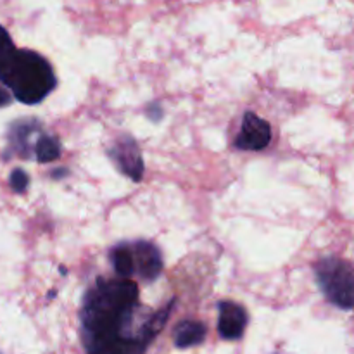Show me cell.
I'll return each mask as SVG.
<instances>
[{
  "label": "cell",
  "instance_id": "cell-1",
  "mask_svg": "<svg viewBox=\"0 0 354 354\" xmlns=\"http://www.w3.org/2000/svg\"><path fill=\"white\" fill-rule=\"evenodd\" d=\"M176 299L158 311L140 304V289L130 279L99 277L80 308V337L86 354H145L169 320Z\"/></svg>",
  "mask_w": 354,
  "mask_h": 354
},
{
  "label": "cell",
  "instance_id": "cell-2",
  "mask_svg": "<svg viewBox=\"0 0 354 354\" xmlns=\"http://www.w3.org/2000/svg\"><path fill=\"white\" fill-rule=\"evenodd\" d=\"M0 83L14 100L26 106L44 102L57 86V76L47 57L31 48H17L0 24Z\"/></svg>",
  "mask_w": 354,
  "mask_h": 354
},
{
  "label": "cell",
  "instance_id": "cell-3",
  "mask_svg": "<svg viewBox=\"0 0 354 354\" xmlns=\"http://www.w3.org/2000/svg\"><path fill=\"white\" fill-rule=\"evenodd\" d=\"M315 277L327 301L339 310L354 308V265L341 258H324L315 263Z\"/></svg>",
  "mask_w": 354,
  "mask_h": 354
},
{
  "label": "cell",
  "instance_id": "cell-4",
  "mask_svg": "<svg viewBox=\"0 0 354 354\" xmlns=\"http://www.w3.org/2000/svg\"><path fill=\"white\" fill-rule=\"evenodd\" d=\"M41 133H44V124L37 118H19L10 121L6 131L3 161H10L12 158L24 159V161L35 159V147Z\"/></svg>",
  "mask_w": 354,
  "mask_h": 354
},
{
  "label": "cell",
  "instance_id": "cell-5",
  "mask_svg": "<svg viewBox=\"0 0 354 354\" xmlns=\"http://www.w3.org/2000/svg\"><path fill=\"white\" fill-rule=\"evenodd\" d=\"M107 156L123 175H127L133 182H140L145 171L144 158H142L138 144L130 135L118 137L116 142L107 149Z\"/></svg>",
  "mask_w": 354,
  "mask_h": 354
},
{
  "label": "cell",
  "instance_id": "cell-6",
  "mask_svg": "<svg viewBox=\"0 0 354 354\" xmlns=\"http://www.w3.org/2000/svg\"><path fill=\"white\" fill-rule=\"evenodd\" d=\"M272 142V127L266 120L258 114L248 111L242 118V127L237 138L234 140V147L239 151H263Z\"/></svg>",
  "mask_w": 354,
  "mask_h": 354
},
{
  "label": "cell",
  "instance_id": "cell-7",
  "mask_svg": "<svg viewBox=\"0 0 354 354\" xmlns=\"http://www.w3.org/2000/svg\"><path fill=\"white\" fill-rule=\"evenodd\" d=\"M130 245L135 259V275L147 283L158 280L162 273L161 251L149 241H133Z\"/></svg>",
  "mask_w": 354,
  "mask_h": 354
},
{
  "label": "cell",
  "instance_id": "cell-8",
  "mask_svg": "<svg viewBox=\"0 0 354 354\" xmlns=\"http://www.w3.org/2000/svg\"><path fill=\"white\" fill-rule=\"evenodd\" d=\"M218 334L225 341H239L244 335L249 324V317L241 304L234 301H220L218 303Z\"/></svg>",
  "mask_w": 354,
  "mask_h": 354
},
{
  "label": "cell",
  "instance_id": "cell-9",
  "mask_svg": "<svg viewBox=\"0 0 354 354\" xmlns=\"http://www.w3.org/2000/svg\"><path fill=\"white\" fill-rule=\"evenodd\" d=\"M206 325L196 320H183L180 322L173 332V342L178 349H189L196 348V346L203 344L206 339Z\"/></svg>",
  "mask_w": 354,
  "mask_h": 354
},
{
  "label": "cell",
  "instance_id": "cell-10",
  "mask_svg": "<svg viewBox=\"0 0 354 354\" xmlns=\"http://www.w3.org/2000/svg\"><path fill=\"white\" fill-rule=\"evenodd\" d=\"M111 265L120 279H130L135 275V259L130 242H120L109 251Z\"/></svg>",
  "mask_w": 354,
  "mask_h": 354
},
{
  "label": "cell",
  "instance_id": "cell-11",
  "mask_svg": "<svg viewBox=\"0 0 354 354\" xmlns=\"http://www.w3.org/2000/svg\"><path fill=\"white\" fill-rule=\"evenodd\" d=\"M61 140L57 138V135H50L44 131L38 138L37 147H35V161L40 162V165L54 162L61 158Z\"/></svg>",
  "mask_w": 354,
  "mask_h": 354
},
{
  "label": "cell",
  "instance_id": "cell-12",
  "mask_svg": "<svg viewBox=\"0 0 354 354\" xmlns=\"http://www.w3.org/2000/svg\"><path fill=\"white\" fill-rule=\"evenodd\" d=\"M9 187L14 194H24L30 189V175L23 168H14L9 175Z\"/></svg>",
  "mask_w": 354,
  "mask_h": 354
},
{
  "label": "cell",
  "instance_id": "cell-13",
  "mask_svg": "<svg viewBox=\"0 0 354 354\" xmlns=\"http://www.w3.org/2000/svg\"><path fill=\"white\" fill-rule=\"evenodd\" d=\"M12 100H14L12 93H10L9 90H7L6 86L0 83V109H2V107L10 106V104H12Z\"/></svg>",
  "mask_w": 354,
  "mask_h": 354
},
{
  "label": "cell",
  "instance_id": "cell-14",
  "mask_svg": "<svg viewBox=\"0 0 354 354\" xmlns=\"http://www.w3.org/2000/svg\"><path fill=\"white\" fill-rule=\"evenodd\" d=\"M147 118H151L152 121H161L162 118V109L159 104H152V106H147Z\"/></svg>",
  "mask_w": 354,
  "mask_h": 354
},
{
  "label": "cell",
  "instance_id": "cell-15",
  "mask_svg": "<svg viewBox=\"0 0 354 354\" xmlns=\"http://www.w3.org/2000/svg\"><path fill=\"white\" fill-rule=\"evenodd\" d=\"M66 173H68V171H66V169H57V171L52 173V176H54V178H57V180H59V176H61V175H66Z\"/></svg>",
  "mask_w": 354,
  "mask_h": 354
},
{
  "label": "cell",
  "instance_id": "cell-16",
  "mask_svg": "<svg viewBox=\"0 0 354 354\" xmlns=\"http://www.w3.org/2000/svg\"><path fill=\"white\" fill-rule=\"evenodd\" d=\"M0 354H2V353H0Z\"/></svg>",
  "mask_w": 354,
  "mask_h": 354
}]
</instances>
